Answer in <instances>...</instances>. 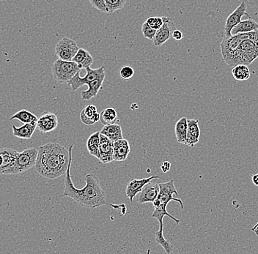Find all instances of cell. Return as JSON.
Returning a JSON list of instances; mask_svg holds the SVG:
<instances>
[{"label": "cell", "instance_id": "obj_16", "mask_svg": "<svg viewBox=\"0 0 258 254\" xmlns=\"http://www.w3.org/2000/svg\"><path fill=\"white\" fill-rule=\"evenodd\" d=\"M80 120L86 125H93L100 121V114L94 105H87L80 113Z\"/></svg>", "mask_w": 258, "mask_h": 254}, {"label": "cell", "instance_id": "obj_9", "mask_svg": "<svg viewBox=\"0 0 258 254\" xmlns=\"http://www.w3.org/2000/svg\"><path fill=\"white\" fill-rule=\"evenodd\" d=\"M163 25L159 30H157L153 42L154 46L160 47L170 40L172 32L176 30L175 23L170 17H162Z\"/></svg>", "mask_w": 258, "mask_h": 254}, {"label": "cell", "instance_id": "obj_3", "mask_svg": "<svg viewBox=\"0 0 258 254\" xmlns=\"http://www.w3.org/2000/svg\"><path fill=\"white\" fill-rule=\"evenodd\" d=\"M158 184H159V193H158L156 199L153 202L152 204L155 210H154L151 217L158 220V221L159 222L158 232H164L163 219H164V216H168L172 220H173L177 224L180 223L179 219H177L174 216L169 214L167 210V204L171 201H175L181 204V208L184 209V205L181 199L175 198L173 196L174 194L178 196V193L177 191L176 187L174 184L173 180H170L167 183H158Z\"/></svg>", "mask_w": 258, "mask_h": 254}, {"label": "cell", "instance_id": "obj_19", "mask_svg": "<svg viewBox=\"0 0 258 254\" xmlns=\"http://www.w3.org/2000/svg\"><path fill=\"white\" fill-rule=\"evenodd\" d=\"M105 78H106V76H103L100 79H96V80L93 81V82L89 83L87 85V86H88L87 90L83 91L81 93L82 99L83 101H89V100L97 96L98 93H99V91L103 86Z\"/></svg>", "mask_w": 258, "mask_h": 254}, {"label": "cell", "instance_id": "obj_27", "mask_svg": "<svg viewBox=\"0 0 258 254\" xmlns=\"http://www.w3.org/2000/svg\"><path fill=\"white\" fill-rule=\"evenodd\" d=\"M233 78L237 81L248 80L250 77V71L246 65H238L232 70Z\"/></svg>", "mask_w": 258, "mask_h": 254}, {"label": "cell", "instance_id": "obj_1", "mask_svg": "<svg viewBox=\"0 0 258 254\" xmlns=\"http://www.w3.org/2000/svg\"><path fill=\"white\" fill-rule=\"evenodd\" d=\"M73 145H70L69 148L70 161L65 177V190L63 196L70 198L80 205L92 210L103 205H109L114 209L120 208V205L109 204L106 202V193L101 186L99 179L94 174H87L85 176L86 185L82 188H76L73 186L70 174V167L73 161Z\"/></svg>", "mask_w": 258, "mask_h": 254}, {"label": "cell", "instance_id": "obj_12", "mask_svg": "<svg viewBox=\"0 0 258 254\" xmlns=\"http://www.w3.org/2000/svg\"><path fill=\"white\" fill-rule=\"evenodd\" d=\"M99 161L103 164H109L114 161V142L103 134H100Z\"/></svg>", "mask_w": 258, "mask_h": 254}, {"label": "cell", "instance_id": "obj_38", "mask_svg": "<svg viewBox=\"0 0 258 254\" xmlns=\"http://www.w3.org/2000/svg\"><path fill=\"white\" fill-rule=\"evenodd\" d=\"M2 163H3V158H2V155L0 154V167L2 165Z\"/></svg>", "mask_w": 258, "mask_h": 254}, {"label": "cell", "instance_id": "obj_31", "mask_svg": "<svg viewBox=\"0 0 258 254\" xmlns=\"http://www.w3.org/2000/svg\"><path fill=\"white\" fill-rule=\"evenodd\" d=\"M156 31L157 30H154L152 27H150L146 21L142 24V33L145 38L148 39V40H154Z\"/></svg>", "mask_w": 258, "mask_h": 254}, {"label": "cell", "instance_id": "obj_22", "mask_svg": "<svg viewBox=\"0 0 258 254\" xmlns=\"http://www.w3.org/2000/svg\"><path fill=\"white\" fill-rule=\"evenodd\" d=\"M100 133L101 134L106 135L113 142L123 138H122V128H121L120 125H118V124L114 123L104 125Z\"/></svg>", "mask_w": 258, "mask_h": 254}, {"label": "cell", "instance_id": "obj_4", "mask_svg": "<svg viewBox=\"0 0 258 254\" xmlns=\"http://www.w3.org/2000/svg\"><path fill=\"white\" fill-rule=\"evenodd\" d=\"M258 57V30L252 32V37L243 40L234 51L223 57L230 67L238 65L249 66Z\"/></svg>", "mask_w": 258, "mask_h": 254}, {"label": "cell", "instance_id": "obj_7", "mask_svg": "<svg viewBox=\"0 0 258 254\" xmlns=\"http://www.w3.org/2000/svg\"><path fill=\"white\" fill-rule=\"evenodd\" d=\"M85 70H86V75L84 77H81L79 72L68 82V85L71 87L72 90H77L79 88L88 85L93 81L106 76L104 66H102L97 69H92L91 68L88 67Z\"/></svg>", "mask_w": 258, "mask_h": 254}, {"label": "cell", "instance_id": "obj_18", "mask_svg": "<svg viewBox=\"0 0 258 254\" xmlns=\"http://www.w3.org/2000/svg\"><path fill=\"white\" fill-rule=\"evenodd\" d=\"M36 128H37V122L25 123L19 128H17L16 125H13V134L17 138L30 139L33 136Z\"/></svg>", "mask_w": 258, "mask_h": 254}, {"label": "cell", "instance_id": "obj_25", "mask_svg": "<svg viewBox=\"0 0 258 254\" xmlns=\"http://www.w3.org/2000/svg\"><path fill=\"white\" fill-rule=\"evenodd\" d=\"M187 130H188V119L182 118L176 122L175 133L177 141L180 144H186L187 141Z\"/></svg>", "mask_w": 258, "mask_h": 254}, {"label": "cell", "instance_id": "obj_23", "mask_svg": "<svg viewBox=\"0 0 258 254\" xmlns=\"http://www.w3.org/2000/svg\"><path fill=\"white\" fill-rule=\"evenodd\" d=\"M258 30V24L252 19L249 18V19L241 21L239 24L235 26L232 30V35L239 34V33H247L250 32L256 31Z\"/></svg>", "mask_w": 258, "mask_h": 254}, {"label": "cell", "instance_id": "obj_28", "mask_svg": "<svg viewBox=\"0 0 258 254\" xmlns=\"http://www.w3.org/2000/svg\"><path fill=\"white\" fill-rule=\"evenodd\" d=\"M118 119V113L114 108H106L100 114V121L103 125L114 124Z\"/></svg>", "mask_w": 258, "mask_h": 254}, {"label": "cell", "instance_id": "obj_35", "mask_svg": "<svg viewBox=\"0 0 258 254\" xmlns=\"http://www.w3.org/2000/svg\"><path fill=\"white\" fill-rule=\"evenodd\" d=\"M172 37H173L175 40H182L183 37H184V34H183V33L181 30H178L176 29V30H175L172 32Z\"/></svg>", "mask_w": 258, "mask_h": 254}, {"label": "cell", "instance_id": "obj_17", "mask_svg": "<svg viewBox=\"0 0 258 254\" xmlns=\"http://www.w3.org/2000/svg\"><path fill=\"white\" fill-rule=\"evenodd\" d=\"M200 136V128L199 127V120L188 119V130H187V141L186 145L194 147L199 142Z\"/></svg>", "mask_w": 258, "mask_h": 254}, {"label": "cell", "instance_id": "obj_32", "mask_svg": "<svg viewBox=\"0 0 258 254\" xmlns=\"http://www.w3.org/2000/svg\"><path fill=\"white\" fill-rule=\"evenodd\" d=\"M134 75H135V70L130 66H123L120 70V76L122 79H125V80L132 79Z\"/></svg>", "mask_w": 258, "mask_h": 254}, {"label": "cell", "instance_id": "obj_30", "mask_svg": "<svg viewBox=\"0 0 258 254\" xmlns=\"http://www.w3.org/2000/svg\"><path fill=\"white\" fill-rule=\"evenodd\" d=\"M155 241H156L157 245H160L164 248L166 254H170L173 252V246L164 238L163 232H160L158 231L156 232V233H155Z\"/></svg>", "mask_w": 258, "mask_h": 254}, {"label": "cell", "instance_id": "obj_29", "mask_svg": "<svg viewBox=\"0 0 258 254\" xmlns=\"http://www.w3.org/2000/svg\"><path fill=\"white\" fill-rule=\"evenodd\" d=\"M127 0H104L105 5L107 9V14H113L123 8Z\"/></svg>", "mask_w": 258, "mask_h": 254}, {"label": "cell", "instance_id": "obj_37", "mask_svg": "<svg viewBox=\"0 0 258 254\" xmlns=\"http://www.w3.org/2000/svg\"><path fill=\"white\" fill-rule=\"evenodd\" d=\"M252 182L255 186H258V174L252 176Z\"/></svg>", "mask_w": 258, "mask_h": 254}, {"label": "cell", "instance_id": "obj_5", "mask_svg": "<svg viewBox=\"0 0 258 254\" xmlns=\"http://www.w3.org/2000/svg\"><path fill=\"white\" fill-rule=\"evenodd\" d=\"M38 149L27 148L18 152L15 161L10 168L5 170L3 174H17L24 172L35 166Z\"/></svg>", "mask_w": 258, "mask_h": 254}, {"label": "cell", "instance_id": "obj_11", "mask_svg": "<svg viewBox=\"0 0 258 254\" xmlns=\"http://www.w3.org/2000/svg\"><path fill=\"white\" fill-rule=\"evenodd\" d=\"M159 176H151L147 178L133 179L127 185L125 194L129 199L131 202H133L134 198L136 197L137 194L142 190L144 187L148 183H151L154 179H160Z\"/></svg>", "mask_w": 258, "mask_h": 254}, {"label": "cell", "instance_id": "obj_36", "mask_svg": "<svg viewBox=\"0 0 258 254\" xmlns=\"http://www.w3.org/2000/svg\"><path fill=\"white\" fill-rule=\"evenodd\" d=\"M170 167H171V164H170V163L168 162V161H164V164H163V165L161 167V170H162L163 172L166 173L167 172V171H170Z\"/></svg>", "mask_w": 258, "mask_h": 254}, {"label": "cell", "instance_id": "obj_33", "mask_svg": "<svg viewBox=\"0 0 258 254\" xmlns=\"http://www.w3.org/2000/svg\"><path fill=\"white\" fill-rule=\"evenodd\" d=\"M146 22L150 27H152L154 30H158L163 25V18L162 17H150L146 20Z\"/></svg>", "mask_w": 258, "mask_h": 254}, {"label": "cell", "instance_id": "obj_34", "mask_svg": "<svg viewBox=\"0 0 258 254\" xmlns=\"http://www.w3.org/2000/svg\"><path fill=\"white\" fill-rule=\"evenodd\" d=\"M89 2L91 4L92 6L94 7L101 12L107 14V9L105 5L104 0H89Z\"/></svg>", "mask_w": 258, "mask_h": 254}, {"label": "cell", "instance_id": "obj_6", "mask_svg": "<svg viewBox=\"0 0 258 254\" xmlns=\"http://www.w3.org/2000/svg\"><path fill=\"white\" fill-rule=\"evenodd\" d=\"M82 69L73 61L56 60L52 68L53 77L60 83H68Z\"/></svg>", "mask_w": 258, "mask_h": 254}, {"label": "cell", "instance_id": "obj_13", "mask_svg": "<svg viewBox=\"0 0 258 254\" xmlns=\"http://www.w3.org/2000/svg\"><path fill=\"white\" fill-rule=\"evenodd\" d=\"M57 125L58 119L57 115L52 112H44L37 121V128L43 134L54 131Z\"/></svg>", "mask_w": 258, "mask_h": 254}, {"label": "cell", "instance_id": "obj_2", "mask_svg": "<svg viewBox=\"0 0 258 254\" xmlns=\"http://www.w3.org/2000/svg\"><path fill=\"white\" fill-rule=\"evenodd\" d=\"M69 161L70 155L66 147L58 143H48L39 147L34 167L40 176L54 180L66 174Z\"/></svg>", "mask_w": 258, "mask_h": 254}, {"label": "cell", "instance_id": "obj_26", "mask_svg": "<svg viewBox=\"0 0 258 254\" xmlns=\"http://www.w3.org/2000/svg\"><path fill=\"white\" fill-rule=\"evenodd\" d=\"M11 120L13 119H17L19 122H22V123H30V122H37L38 118L32 113V112H29V111L25 110V109H22V110L18 111V112L13 115L11 118Z\"/></svg>", "mask_w": 258, "mask_h": 254}, {"label": "cell", "instance_id": "obj_24", "mask_svg": "<svg viewBox=\"0 0 258 254\" xmlns=\"http://www.w3.org/2000/svg\"><path fill=\"white\" fill-rule=\"evenodd\" d=\"M100 131L93 133L89 137L87 141V148L92 156L99 160V144H100Z\"/></svg>", "mask_w": 258, "mask_h": 254}, {"label": "cell", "instance_id": "obj_14", "mask_svg": "<svg viewBox=\"0 0 258 254\" xmlns=\"http://www.w3.org/2000/svg\"><path fill=\"white\" fill-rule=\"evenodd\" d=\"M159 193V184H153L150 183L142 188L139 193L136 196L137 202L139 204H145V203H153L156 199Z\"/></svg>", "mask_w": 258, "mask_h": 254}, {"label": "cell", "instance_id": "obj_10", "mask_svg": "<svg viewBox=\"0 0 258 254\" xmlns=\"http://www.w3.org/2000/svg\"><path fill=\"white\" fill-rule=\"evenodd\" d=\"M247 5L246 2H242L239 7L227 17L226 20L225 26H224V37H230L232 36L231 31L235 26L239 24L241 21L242 17L243 16H247L250 17V16L246 13Z\"/></svg>", "mask_w": 258, "mask_h": 254}, {"label": "cell", "instance_id": "obj_8", "mask_svg": "<svg viewBox=\"0 0 258 254\" xmlns=\"http://www.w3.org/2000/svg\"><path fill=\"white\" fill-rule=\"evenodd\" d=\"M79 49L74 40L65 37L56 44L55 54L60 60L72 61Z\"/></svg>", "mask_w": 258, "mask_h": 254}, {"label": "cell", "instance_id": "obj_21", "mask_svg": "<svg viewBox=\"0 0 258 254\" xmlns=\"http://www.w3.org/2000/svg\"><path fill=\"white\" fill-rule=\"evenodd\" d=\"M18 152L14 149H0V154L3 158V163L0 167V174H3L4 171L12 166L15 161Z\"/></svg>", "mask_w": 258, "mask_h": 254}, {"label": "cell", "instance_id": "obj_15", "mask_svg": "<svg viewBox=\"0 0 258 254\" xmlns=\"http://www.w3.org/2000/svg\"><path fill=\"white\" fill-rule=\"evenodd\" d=\"M129 142L126 139L118 140L114 142V161H124L130 153Z\"/></svg>", "mask_w": 258, "mask_h": 254}, {"label": "cell", "instance_id": "obj_20", "mask_svg": "<svg viewBox=\"0 0 258 254\" xmlns=\"http://www.w3.org/2000/svg\"><path fill=\"white\" fill-rule=\"evenodd\" d=\"M72 61L77 63L78 66L80 67L81 69H86L87 68L90 67L92 66L93 61H94V59L87 50H85L84 49H79Z\"/></svg>", "mask_w": 258, "mask_h": 254}]
</instances>
